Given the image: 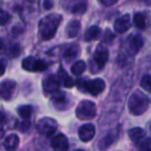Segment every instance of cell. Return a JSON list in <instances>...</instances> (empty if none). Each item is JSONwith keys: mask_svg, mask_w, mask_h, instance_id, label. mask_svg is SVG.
<instances>
[{"mask_svg": "<svg viewBox=\"0 0 151 151\" xmlns=\"http://www.w3.org/2000/svg\"><path fill=\"white\" fill-rule=\"evenodd\" d=\"M61 21H62V16L58 14H50L42 18L38 24L40 37L44 40H52L56 34Z\"/></svg>", "mask_w": 151, "mask_h": 151, "instance_id": "cell-1", "label": "cell"}, {"mask_svg": "<svg viewBox=\"0 0 151 151\" xmlns=\"http://www.w3.org/2000/svg\"><path fill=\"white\" fill-rule=\"evenodd\" d=\"M127 106L130 114L134 116H140L148 110L149 99L142 91L136 90L132 93L128 99Z\"/></svg>", "mask_w": 151, "mask_h": 151, "instance_id": "cell-2", "label": "cell"}, {"mask_svg": "<svg viewBox=\"0 0 151 151\" xmlns=\"http://www.w3.org/2000/svg\"><path fill=\"white\" fill-rule=\"evenodd\" d=\"M79 89L90 93L91 95H99L105 90L106 84L103 79H94V80H80L78 81Z\"/></svg>", "mask_w": 151, "mask_h": 151, "instance_id": "cell-3", "label": "cell"}, {"mask_svg": "<svg viewBox=\"0 0 151 151\" xmlns=\"http://www.w3.org/2000/svg\"><path fill=\"white\" fill-rule=\"evenodd\" d=\"M76 115L81 120H90L96 116V106L93 101H82L76 109Z\"/></svg>", "mask_w": 151, "mask_h": 151, "instance_id": "cell-4", "label": "cell"}, {"mask_svg": "<svg viewBox=\"0 0 151 151\" xmlns=\"http://www.w3.org/2000/svg\"><path fill=\"white\" fill-rule=\"evenodd\" d=\"M126 52L130 56H134L137 55L140 50L144 46V40H143L142 35L138 33L132 34L127 37L126 40Z\"/></svg>", "mask_w": 151, "mask_h": 151, "instance_id": "cell-5", "label": "cell"}, {"mask_svg": "<svg viewBox=\"0 0 151 151\" xmlns=\"http://www.w3.org/2000/svg\"><path fill=\"white\" fill-rule=\"evenodd\" d=\"M36 128H37L38 132L46 137H49L53 134L57 129V122L53 118L44 117L40 119L36 124Z\"/></svg>", "mask_w": 151, "mask_h": 151, "instance_id": "cell-6", "label": "cell"}, {"mask_svg": "<svg viewBox=\"0 0 151 151\" xmlns=\"http://www.w3.org/2000/svg\"><path fill=\"white\" fill-rule=\"evenodd\" d=\"M22 67L27 71H44L45 69H47L48 64L44 60L28 56L22 61Z\"/></svg>", "mask_w": 151, "mask_h": 151, "instance_id": "cell-7", "label": "cell"}, {"mask_svg": "<svg viewBox=\"0 0 151 151\" xmlns=\"http://www.w3.org/2000/svg\"><path fill=\"white\" fill-rule=\"evenodd\" d=\"M51 99H52V105L54 106V108L56 110H59V111L67 110L71 105L70 97L66 93L61 92V91L54 93Z\"/></svg>", "mask_w": 151, "mask_h": 151, "instance_id": "cell-8", "label": "cell"}, {"mask_svg": "<svg viewBox=\"0 0 151 151\" xmlns=\"http://www.w3.org/2000/svg\"><path fill=\"white\" fill-rule=\"evenodd\" d=\"M17 83L14 80H5L0 83V99L3 101H11L16 93Z\"/></svg>", "mask_w": 151, "mask_h": 151, "instance_id": "cell-9", "label": "cell"}, {"mask_svg": "<svg viewBox=\"0 0 151 151\" xmlns=\"http://www.w3.org/2000/svg\"><path fill=\"white\" fill-rule=\"evenodd\" d=\"M59 86H60V80L58 77L54 75L47 76L42 80V89L46 94H54L58 92Z\"/></svg>", "mask_w": 151, "mask_h": 151, "instance_id": "cell-10", "label": "cell"}, {"mask_svg": "<svg viewBox=\"0 0 151 151\" xmlns=\"http://www.w3.org/2000/svg\"><path fill=\"white\" fill-rule=\"evenodd\" d=\"M119 132H120L119 126H118L117 128H115V129L110 130L108 134H106L105 136L99 140V144H97L99 148L101 149V150H105V149L109 148L112 144H114V143L116 142V140H117L118 137H119Z\"/></svg>", "mask_w": 151, "mask_h": 151, "instance_id": "cell-11", "label": "cell"}, {"mask_svg": "<svg viewBox=\"0 0 151 151\" xmlns=\"http://www.w3.org/2000/svg\"><path fill=\"white\" fill-rule=\"evenodd\" d=\"M108 58H109V51L103 47H99L97 50L93 54V62L97 66V68H103L105 64L107 63Z\"/></svg>", "mask_w": 151, "mask_h": 151, "instance_id": "cell-12", "label": "cell"}, {"mask_svg": "<svg viewBox=\"0 0 151 151\" xmlns=\"http://www.w3.org/2000/svg\"><path fill=\"white\" fill-rule=\"evenodd\" d=\"M51 146L54 151H66L68 149V140L62 134H58L51 141Z\"/></svg>", "mask_w": 151, "mask_h": 151, "instance_id": "cell-13", "label": "cell"}, {"mask_svg": "<svg viewBox=\"0 0 151 151\" xmlns=\"http://www.w3.org/2000/svg\"><path fill=\"white\" fill-rule=\"evenodd\" d=\"M79 138L83 141V142H89L93 139L95 134V127L93 124L86 123L82 125L79 128Z\"/></svg>", "mask_w": 151, "mask_h": 151, "instance_id": "cell-14", "label": "cell"}, {"mask_svg": "<svg viewBox=\"0 0 151 151\" xmlns=\"http://www.w3.org/2000/svg\"><path fill=\"white\" fill-rule=\"evenodd\" d=\"M132 25V21H130V16L129 15H124L121 18H118L114 23V30L117 33H124L130 28Z\"/></svg>", "mask_w": 151, "mask_h": 151, "instance_id": "cell-15", "label": "cell"}, {"mask_svg": "<svg viewBox=\"0 0 151 151\" xmlns=\"http://www.w3.org/2000/svg\"><path fill=\"white\" fill-rule=\"evenodd\" d=\"M80 53V48L77 45H69L65 48L64 52H63V58L67 62H70L75 58H77Z\"/></svg>", "mask_w": 151, "mask_h": 151, "instance_id": "cell-16", "label": "cell"}, {"mask_svg": "<svg viewBox=\"0 0 151 151\" xmlns=\"http://www.w3.org/2000/svg\"><path fill=\"white\" fill-rule=\"evenodd\" d=\"M81 29V23L77 20H73V21H70L66 26V36L68 38H73L78 35L79 32H80Z\"/></svg>", "mask_w": 151, "mask_h": 151, "instance_id": "cell-17", "label": "cell"}, {"mask_svg": "<svg viewBox=\"0 0 151 151\" xmlns=\"http://www.w3.org/2000/svg\"><path fill=\"white\" fill-rule=\"evenodd\" d=\"M145 136H146V132L141 127H134L128 130V137L134 144L140 143L145 138Z\"/></svg>", "mask_w": 151, "mask_h": 151, "instance_id": "cell-18", "label": "cell"}, {"mask_svg": "<svg viewBox=\"0 0 151 151\" xmlns=\"http://www.w3.org/2000/svg\"><path fill=\"white\" fill-rule=\"evenodd\" d=\"M19 146V137L16 134H12L3 142V147L6 151H16Z\"/></svg>", "mask_w": 151, "mask_h": 151, "instance_id": "cell-19", "label": "cell"}, {"mask_svg": "<svg viewBox=\"0 0 151 151\" xmlns=\"http://www.w3.org/2000/svg\"><path fill=\"white\" fill-rule=\"evenodd\" d=\"M101 33V29L99 27V26H91L89 27L88 29L85 31V34H84V40L86 42H91V40H97L99 37Z\"/></svg>", "mask_w": 151, "mask_h": 151, "instance_id": "cell-20", "label": "cell"}, {"mask_svg": "<svg viewBox=\"0 0 151 151\" xmlns=\"http://www.w3.org/2000/svg\"><path fill=\"white\" fill-rule=\"evenodd\" d=\"M134 23L138 29L144 30L147 27V17L145 13H136L134 16Z\"/></svg>", "mask_w": 151, "mask_h": 151, "instance_id": "cell-21", "label": "cell"}, {"mask_svg": "<svg viewBox=\"0 0 151 151\" xmlns=\"http://www.w3.org/2000/svg\"><path fill=\"white\" fill-rule=\"evenodd\" d=\"M58 78H59V80H60V82H62L63 85H64L65 87H67V88H70V87H73V84H75V81H73V79L67 75L66 71L62 68L59 69Z\"/></svg>", "mask_w": 151, "mask_h": 151, "instance_id": "cell-22", "label": "cell"}, {"mask_svg": "<svg viewBox=\"0 0 151 151\" xmlns=\"http://www.w3.org/2000/svg\"><path fill=\"white\" fill-rule=\"evenodd\" d=\"M86 69V64H85L84 61L82 60H78L77 62H75L71 66L70 70L71 73L75 76H81Z\"/></svg>", "mask_w": 151, "mask_h": 151, "instance_id": "cell-23", "label": "cell"}, {"mask_svg": "<svg viewBox=\"0 0 151 151\" xmlns=\"http://www.w3.org/2000/svg\"><path fill=\"white\" fill-rule=\"evenodd\" d=\"M18 114L23 118L24 120H29L32 114V107L31 106H21L18 108Z\"/></svg>", "mask_w": 151, "mask_h": 151, "instance_id": "cell-24", "label": "cell"}, {"mask_svg": "<svg viewBox=\"0 0 151 151\" xmlns=\"http://www.w3.org/2000/svg\"><path fill=\"white\" fill-rule=\"evenodd\" d=\"M87 9V3L86 2H77L76 4L73 5L70 12L73 14H76V15H82L86 12Z\"/></svg>", "mask_w": 151, "mask_h": 151, "instance_id": "cell-25", "label": "cell"}, {"mask_svg": "<svg viewBox=\"0 0 151 151\" xmlns=\"http://www.w3.org/2000/svg\"><path fill=\"white\" fill-rule=\"evenodd\" d=\"M141 87L147 92H151V75H144L141 79Z\"/></svg>", "mask_w": 151, "mask_h": 151, "instance_id": "cell-26", "label": "cell"}, {"mask_svg": "<svg viewBox=\"0 0 151 151\" xmlns=\"http://www.w3.org/2000/svg\"><path fill=\"white\" fill-rule=\"evenodd\" d=\"M139 151H151V138H146L142 140L138 145Z\"/></svg>", "mask_w": 151, "mask_h": 151, "instance_id": "cell-27", "label": "cell"}, {"mask_svg": "<svg viewBox=\"0 0 151 151\" xmlns=\"http://www.w3.org/2000/svg\"><path fill=\"white\" fill-rule=\"evenodd\" d=\"M11 21V15L7 12L0 9V26H4Z\"/></svg>", "mask_w": 151, "mask_h": 151, "instance_id": "cell-28", "label": "cell"}, {"mask_svg": "<svg viewBox=\"0 0 151 151\" xmlns=\"http://www.w3.org/2000/svg\"><path fill=\"white\" fill-rule=\"evenodd\" d=\"M30 127V122L29 120H24L23 122H20V123H18V126L17 128L20 130V132H26L28 129H29Z\"/></svg>", "mask_w": 151, "mask_h": 151, "instance_id": "cell-29", "label": "cell"}, {"mask_svg": "<svg viewBox=\"0 0 151 151\" xmlns=\"http://www.w3.org/2000/svg\"><path fill=\"white\" fill-rule=\"evenodd\" d=\"M114 34L112 33L111 31H110L109 29L106 31V34H105V36H104V40H103V42H108V44H111L112 42V40H114Z\"/></svg>", "mask_w": 151, "mask_h": 151, "instance_id": "cell-30", "label": "cell"}, {"mask_svg": "<svg viewBox=\"0 0 151 151\" xmlns=\"http://www.w3.org/2000/svg\"><path fill=\"white\" fill-rule=\"evenodd\" d=\"M99 3L105 6H111L117 3V0H99Z\"/></svg>", "mask_w": 151, "mask_h": 151, "instance_id": "cell-31", "label": "cell"}, {"mask_svg": "<svg viewBox=\"0 0 151 151\" xmlns=\"http://www.w3.org/2000/svg\"><path fill=\"white\" fill-rule=\"evenodd\" d=\"M11 52H12V56H14V57H16V56H19V54H20V47H19V45H15V46L13 47V48L11 49Z\"/></svg>", "mask_w": 151, "mask_h": 151, "instance_id": "cell-32", "label": "cell"}, {"mask_svg": "<svg viewBox=\"0 0 151 151\" xmlns=\"http://www.w3.org/2000/svg\"><path fill=\"white\" fill-rule=\"evenodd\" d=\"M44 6H45V9H50L51 7L53 6V2H51V1H45Z\"/></svg>", "mask_w": 151, "mask_h": 151, "instance_id": "cell-33", "label": "cell"}, {"mask_svg": "<svg viewBox=\"0 0 151 151\" xmlns=\"http://www.w3.org/2000/svg\"><path fill=\"white\" fill-rule=\"evenodd\" d=\"M4 51H5V46H4V44H3L2 40H0V54L4 53Z\"/></svg>", "mask_w": 151, "mask_h": 151, "instance_id": "cell-34", "label": "cell"}, {"mask_svg": "<svg viewBox=\"0 0 151 151\" xmlns=\"http://www.w3.org/2000/svg\"><path fill=\"white\" fill-rule=\"evenodd\" d=\"M4 71H5V66H4V64L3 63H0V77L4 73Z\"/></svg>", "mask_w": 151, "mask_h": 151, "instance_id": "cell-35", "label": "cell"}, {"mask_svg": "<svg viewBox=\"0 0 151 151\" xmlns=\"http://www.w3.org/2000/svg\"><path fill=\"white\" fill-rule=\"evenodd\" d=\"M3 136H4V128L2 124H0V139H2Z\"/></svg>", "mask_w": 151, "mask_h": 151, "instance_id": "cell-36", "label": "cell"}, {"mask_svg": "<svg viewBox=\"0 0 151 151\" xmlns=\"http://www.w3.org/2000/svg\"><path fill=\"white\" fill-rule=\"evenodd\" d=\"M3 121H4V115L1 111H0V124H2Z\"/></svg>", "mask_w": 151, "mask_h": 151, "instance_id": "cell-37", "label": "cell"}, {"mask_svg": "<svg viewBox=\"0 0 151 151\" xmlns=\"http://www.w3.org/2000/svg\"><path fill=\"white\" fill-rule=\"evenodd\" d=\"M76 151H84V150H82V149H78V150H76Z\"/></svg>", "mask_w": 151, "mask_h": 151, "instance_id": "cell-38", "label": "cell"}]
</instances>
